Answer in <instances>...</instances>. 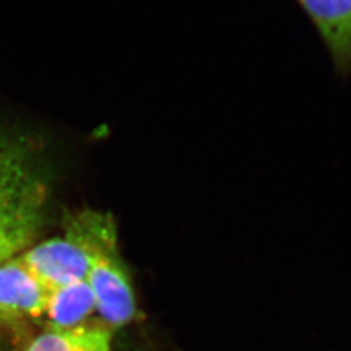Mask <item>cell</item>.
Returning a JSON list of instances; mask_svg holds the SVG:
<instances>
[{
  "label": "cell",
  "instance_id": "6da1fadb",
  "mask_svg": "<svg viewBox=\"0 0 351 351\" xmlns=\"http://www.w3.org/2000/svg\"><path fill=\"white\" fill-rule=\"evenodd\" d=\"M49 197L37 147L0 133V264L30 247L45 223Z\"/></svg>",
  "mask_w": 351,
  "mask_h": 351
},
{
  "label": "cell",
  "instance_id": "7a4b0ae2",
  "mask_svg": "<svg viewBox=\"0 0 351 351\" xmlns=\"http://www.w3.org/2000/svg\"><path fill=\"white\" fill-rule=\"evenodd\" d=\"M65 229L90 254L86 281L94 293L97 311L110 328L126 326L137 315V303L126 265L117 246V228L110 213L85 210L71 216Z\"/></svg>",
  "mask_w": 351,
  "mask_h": 351
},
{
  "label": "cell",
  "instance_id": "3957f363",
  "mask_svg": "<svg viewBox=\"0 0 351 351\" xmlns=\"http://www.w3.org/2000/svg\"><path fill=\"white\" fill-rule=\"evenodd\" d=\"M30 274L47 289L55 290L88 278L90 254L75 234L46 239L20 254Z\"/></svg>",
  "mask_w": 351,
  "mask_h": 351
},
{
  "label": "cell",
  "instance_id": "277c9868",
  "mask_svg": "<svg viewBox=\"0 0 351 351\" xmlns=\"http://www.w3.org/2000/svg\"><path fill=\"white\" fill-rule=\"evenodd\" d=\"M50 290L45 288L20 259L0 264V324H16L43 316Z\"/></svg>",
  "mask_w": 351,
  "mask_h": 351
},
{
  "label": "cell",
  "instance_id": "5b68a950",
  "mask_svg": "<svg viewBox=\"0 0 351 351\" xmlns=\"http://www.w3.org/2000/svg\"><path fill=\"white\" fill-rule=\"evenodd\" d=\"M297 3L323 40L337 75H351V0H297Z\"/></svg>",
  "mask_w": 351,
  "mask_h": 351
},
{
  "label": "cell",
  "instance_id": "8992f818",
  "mask_svg": "<svg viewBox=\"0 0 351 351\" xmlns=\"http://www.w3.org/2000/svg\"><path fill=\"white\" fill-rule=\"evenodd\" d=\"M95 310L94 293L88 281L82 280L50 291L45 316L51 330H69L85 326Z\"/></svg>",
  "mask_w": 351,
  "mask_h": 351
},
{
  "label": "cell",
  "instance_id": "52a82bcc",
  "mask_svg": "<svg viewBox=\"0 0 351 351\" xmlns=\"http://www.w3.org/2000/svg\"><path fill=\"white\" fill-rule=\"evenodd\" d=\"M24 351H114L112 335L104 326H82L51 330L33 339Z\"/></svg>",
  "mask_w": 351,
  "mask_h": 351
}]
</instances>
